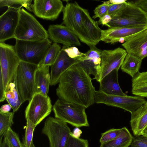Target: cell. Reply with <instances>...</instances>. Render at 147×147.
Masks as SVG:
<instances>
[{"instance_id": "cell-18", "label": "cell", "mask_w": 147, "mask_h": 147, "mask_svg": "<svg viewBox=\"0 0 147 147\" xmlns=\"http://www.w3.org/2000/svg\"><path fill=\"white\" fill-rule=\"evenodd\" d=\"M127 54L142 60L147 57V28L122 44Z\"/></svg>"}, {"instance_id": "cell-22", "label": "cell", "mask_w": 147, "mask_h": 147, "mask_svg": "<svg viewBox=\"0 0 147 147\" xmlns=\"http://www.w3.org/2000/svg\"><path fill=\"white\" fill-rule=\"evenodd\" d=\"M131 113L130 122L133 132L136 136L141 135L147 126V101Z\"/></svg>"}, {"instance_id": "cell-20", "label": "cell", "mask_w": 147, "mask_h": 147, "mask_svg": "<svg viewBox=\"0 0 147 147\" xmlns=\"http://www.w3.org/2000/svg\"><path fill=\"white\" fill-rule=\"evenodd\" d=\"M49 65H38L35 73V94L48 96L51 82Z\"/></svg>"}, {"instance_id": "cell-24", "label": "cell", "mask_w": 147, "mask_h": 147, "mask_svg": "<svg viewBox=\"0 0 147 147\" xmlns=\"http://www.w3.org/2000/svg\"><path fill=\"white\" fill-rule=\"evenodd\" d=\"M133 137L125 127L121 128L120 132L115 138L100 144L99 147H128L131 145Z\"/></svg>"}, {"instance_id": "cell-42", "label": "cell", "mask_w": 147, "mask_h": 147, "mask_svg": "<svg viewBox=\"0 0 147 147\" xmlns=\"http://www.w3.org/2000/svg\"><path fill=\"white\" fill-rule=\"evenodd\" d=\"M82 133V131L78 127H76L72 132V134L73 136L76 138H80Z\"/></svg>"}, {"instance_id": "cell-19", "label": "cell", "mask_w": 147, "mask_h": 147, "mask_svg": "<svg viewBox=\"0 0 147 147\" xmlns=\"http://www.w3.org/2000/svg\"><path fill=\"white\" fill-rule=\"evenodd\" d=\"M97 22L87 15L84 22V26L80 40L89 47H96L100 41L102 30L99 27Z\"/></svg>"}, {"instance_id": "cell-15", "label": "cell", "mask_w": 147, "mask_h": 147, "mask_svg": "<svg viewBox=\"0 0 147 147\" xmlns=\"http://www.w3.org/2000/svg\"><path fill=\"white\" fill-rule=\"evenodd\" d=\"M47 32L49 38L54 43L62 44L66 47L81 45L78 37L65 26L61 24L50 25Z\"/></svg>"}, {"instance_id": "cell-28", "label": "cell", "mask_w": 147, "mask_h": 147, "mask_svg": "<svg viewBox=\"0 0 147 147\" xmlns=\"http://www.w3.org/2000/svg\"><path fill=\"white\" fill-rule=\"evenodd\" d=\"M32 1L31 0H0V7H7L20 9L23 7L32 11Z\"/></svg>"}, {"instance_id": "cell-14", "label": "cell", "mask_w": 147, "mask_h": 147, "mask_svg": "<svg viewBox=\"0 0 147 147\" xmlns=\"http://www.w3.org/2000/svg\"><path fill=\"white\" fill-rule=\"evenodd\" d=\"M64 7L60 0H34L32 11L38 18L53 21L57 18Z\"/></svg>"}, {"instance_id": "cell-12", "label": "cell", "mask_w": 147, "mask_h": 147, "mask_svg": "<svg viewBox=\"0 0 147 147\" xmlns=\"http://www.w3.org/2000/svg\"><path fill=\"white\" fill-rule=\"evenodd\" d=\"M127 54L126 50L120 47L113 50L102 51L100 81L113 71L119 70Z\"/></svg>"}, {"instance_id": "cell-5", "label": "cell", "mask_w": 147, "mask_h": 147, "mask_svg": "<svg viewBox=\"0 0 147 147\" xmlns=\"http://www.w3.org/2000/svg\"><path fill=\"white\" fill-rule=\"evenodd\" d=\"M38 66L22 61L18 65L15 80L23 102L30 101L35 94V73Z\"/></svg>"}, {"instance_id": "cell-3", "label": "cell", "mask_w": 147, "mask_h": 147, "mask_svg": "<svg viewBox=\"0 0 147 147\" xmlns=\"http://www.w3.org/2000/svg\"><path fill=\"white\" fill-rule=\"evenodd\" d=\"M84 106L58 98L53 106L55 117L76 127L89 125Z\"/></svg>"}, {"instance_id": "cell-8", "label": "cell", "mask_w": 147, "mask_h": 147, "mask_svg": "<svg viewBox=\"0 0 147 147\" xmlns=\"http://www.w3.org/2000/svg\"><path fill=\"white\" fill-rule=\"evenodd\" d=\"M42 132L47 136L50 147H65L71 133L67 123L52 117L47 119Z\"/></svg>"}, {"instance_id": "cell-40", "label": "cell", "mask_w": 147, "mask_h": 147, "mask_svg": "<svg viewBox=\"0 0 147 147\" xmlns=\"http://www.w3.org/2000/svg\"><path fill=\"white\" fill-rule=\"evenodd\" d=\"M133 2L147 13V0H139L134 1Z\"/></svg>"}, {"instance_id": "cell-38", "label": "cell", "mask_w": 147, "mask_h": 147, "mask_svg": "<svg viewBox=\"0 0 147 147\" xmlns=\"http://www.w3.org/2000/svg\"><path fill=\"white\" fill-rule=\"evenodd\" d=\"M131 145L132 147H147V137L137 136L133 138Z\"/></svg>"}, {"instance_id": "cell-16", "label": "cell", "mask_w": 147, "mask_h": 147, "mask_svg": "<svg viewBox=\"0 0 147 147\" xmlns=\"http://www.w3.org/2000/svg\"><path fill=\"white\" fill-rule=\"evenodd\" d=\"M20 9L8 7L0 17V42L13 38L18 21Z\"/></svg>"}, {"instance_id": "cell-4", "label": "cell", "mask_w": 147, "mask_h": 147, "mask_svg": "<svg viewBox=\"0 0 147 147\" xmlns=\"http://www.w3.org/2000/svg\"><path fill=\"white\" fill-rule=\"evenodd\" d=\"M51 45L48 38L36 41L16 40L14 47L21 61L38 65Z\"/></svg>"}, {"instance_id": "cell-23", "label": "cell", "mask_w": 147, "mask_h": 147, "mask_svg": "<svg viewBox=\"0 0 147 147\" xmlns=\"http://www.w3.org/2000/svg\"><path fill=\"white\" fill-rule=\"evenodd\" d=\"M132 94L147 98V71L139 72L132 79Z\"/></svg>"}, {"instance_id": "cell-13", "label": "cell", "mask_w": 147, "mask_h": 147, "mask_svg": "<svg viewBox=\"0 0 147 147\" xmlns=\"http://www.w3.org/2000/svg\"><path fill=\"white\" fill-rule=\"evenodd\" d=\"M147 28V26H143L102 30L100 41L111 44L118 42L123 43Z\"/></svg>"}, {"instance_id": "cell-2", "label": "cell", "mask_w": 147, "mask_h": 147, "mask_svg": "<svg viewBox=\"0 0 147 147\" xmlns=\"http://www.w3.org/2000/svg\"><path fill=\"white\" fill-rule=\"evenodd\" d=\"M18 24L13 38L36 41L49 38L47 31L36 19L23 8L19 10Z\"/></svg>"}, {"instance_id": "cell-25", "label": "cell", "mask_w": 147, "mask_h": 147, "mask_svg": "<svg viewBox=\"0 0 147 147\" xmlns=\"http://www.w3.org/2000/svg\"><path fill=\"white\" fill-rule=\"evenodd\" d=\"M15 78V76L12 82L10 83L7 87L5 94V99L11 105L14 112L18 110L23 103L17 90Z\"/></svg>"}, {"instance_id": "cell-30", "label": "cell", "mask_w": 147, "mask_h": 147, "mask_svg": "<svg viewBox=\"0 0 147 147\" xmlns=\"http://www.w3.org/2000/svg\"><path fill=\"white\" fill-rule=\"evenodd\" d=\"M14 112L3 113L0 112V136H3L5 133L13 123Z\"/></svg>"}, {"instance_id": "cell-37", "label": "cell", "mask_w": 147, "mask_h": 147, "mask_svg": "<svg viewBox=\"0 0 147 147\" xmlns=\"http://www.w3.org/2000/svg\"><path fill=\"white\" fill-rule=\"evenodd\" d=\"M64 47V51L68 56L71 58L77 59L78 60L84 55V53L81 52L78 48L75 47Z\"/></svg>"}, {"instance_id": "cell-33", "label": "cell", "mask_w": 147, "mask_h": 147, "mask_svg": "<svg viewBox=\"0 0 147 147\" xmlns=\"http://www.w3.org/2000/svg\"><path fill=\"white\" fill-rule=\"evenodd\" d=\"M88 142L86 139L74 137L71 133L65 147H88Z\"/></svg>"}, {"instance_id": "cell-7", "label": "cell", "mask_w": 147, "mask_h": 147, "mask_svg": "<svg viewBox=\"0 0 147 147\" xmlns=\"http://www.w3.org/2000/svg\"><path fill=\"white\" fill-rule=\"evenodd\" d=\"M20 61L14 46L0 42V78L3 81L5 92L13 81Z\"/></svg>"}, {"instance_id": "cell-6", "label": "cell", "mask_w": 147, "mask_h": 147, "mask_svg": "<svg viewBox=\"0 0 147 147\" xmlns=\"http://www.w3.org/2000/svg\"><path fill=\"white\" fill-rule=\"evenodd\" d=\"M147 26V13L133 2H127L125 7L112 18L109 28Z\"/></svg>"}, {"instance_id": "cell-29", "label": "cell", "mask_w": 147, "mask_h": 147, "mask_svg": "<svg viewBox=\"0 0 147 147\" xmlns=\"http://www.w3.org/2000/svg\"><path fill=\"white\" fill-rule=\"evenodd\" d=\"M102 51L96 46L90 48V50L85 53L84 55L79 59V61L90 60L101 69Z\"/></svg>"}, {"instance_id": "cell-9", "label": "cell", "mask_w": 147, "mask_h": 147, "mask_svg": "<svg viewBox=\"0 0 147 147\" xmlns=\"http://www.w3.org/2000/svg\"><path fill=\"white\" fill-rule=\"evenodd\" d=\"M139 96L117 95L108 94L100 90L96 91L94 102L121 108L131 113L146 102Z\"/></svg>"}, {"instance_id": "cell-41", "label": "cell", "mask_w": 147, "mask_h": 147, "mask_svg": "<svg viewBox=\"0 0 147 147\" xmlns=\"http://www.w3.org/2000/svg\"><path fill=\"white\" fill-rule=\"evenodd\" d=\"M3 137H0V147H12L7 139L4 136L3 139L2 140Z\"/></svg>"}, {"instance_id": "cell-17", "label": "cell", "mask_w": 147, "mask_h": 147, "mask_svg": "<svg viewBox=\"0 0 147 147\" xmlns=\"http://www.w3.org/2000/svg\"><path fill=\"white\" fill-rule=\"evenodd\" d=\"M63 46L56 60L51 66L50 85L58 83L62 74L69 68L78 63L79 61L77 59L69 57L64 51Z\"/></svg>"}, {"instance_id": "cell-10", "label": "cell", "mask_w": 147, "mask_h": 147, "mask_svg": "<svg viewBox=\"0 0 147 147\" xmlns=\"http://www.w3.org/2000/svg\"><path fill=\"white\" fill-rule=\"evenodd\" d=\"M63 24L70 29L80 40L87 15L88 10L80 6L77 2L68 3L63 10Z\"/></svg>"}, {"instance_id": "cell-21", "label": "cell", "mask_w": 147, "mask_h": 147, "mask_svg": "<svg viewBox=\"0 0 147 147\" xmlns=\"http://www.w3.org/2000/svg\"><path fill=\"white\" fill-rule=\"evenodd\" d=\"M118 71L117 69L113 71L101 80L99 82V90L108 94L126 95L122 91L119 84Z\"/></svg>"}, {"instance_id": "cell-32", "label": "cell", "mask_w": 147, "mask_h": 147, "mask_svg": "<svg viewBox=\"0 0 147 147\" xmlns=\"http://www.w3.org/2000/svg\"><path fill=\"white\" fill-rule=\"evenodd\" d=\"M12 147H24L20 140L18 134L9 128L4 134Z\"/></svg>"}, {"instance_id": "cell-27", "label": "cell", "mask_w": 147, "mask_h": 147, "mask_svg": "<svg viewBox=\"0 0 147 147\" xmlns=\"http://www.w3.org/2000/svg\"><path fill=\"white\" fill-rule=\"evenodd\" d=\"M61 49V47L58 44L53 43L47 50L42 61L38 65H49L51 66L56 60Z\"/></svg>"}, {"instance_id": "cell-39", "label": "cell", "mask_w": 147, "mask_h": 147, "mask_svg": "<svg viewBox=\"0 0 147 147\" xmlns=\"http://www.w3.org/2000/svg\"><path fill=\"white\" fill-rule=\"evenodd\" d=\"M112 19L110 15L107 14L102 17L99 18V20L97 22L98 24L107 26L108 24L111 22Z\"/></svg>"}, {"instance_id": "cell-44", "label": "cell", "mask_w": 147, "mask_h": 147, "mask_svg": "<svg viewBox=\"0 0 147 147\" xmlns=\"http://www.w3.org/2000/svg\"><path fill=\"white\" fill-rule=\"evenodd\" d=\"M126 0H111L103 2V3L107 4H119L124 2Z\"/></svg>"}, {"instance_id": "cell-1", "label": "cell", "mask_w": 147, "mask_h": 147, "mask_svg": "<svg viewBox=\"0 0 147 147\" xmlns=\"http://www.w3.org/2000/svg\"><path fill=\"white\" fill-rule=\"evenodd\" d=\"M92 79L77 64L61 76L56 90L59 98L85 107L94 102L96 90Z\"/></svg>"}, {"instance_id": "cell-31", "label": "cell", "mask_w": 147, "mask_h": 147, "mask_svg": "<svg viewBox=\"0 0 147 147\" xmlns=\"http://www.w3.org/2000/svg\"><path fill=\"white\" fill-rule=\"evenodd\" d=\"M35 126L30 120L26 119V125L23 144L24 147H35L33 141V135Z\"/></svg>"}, {"instance_id": "cell-11", "label": "cell", "mask_w": 147, "mask_h": 147, "mask_svg": "<svg viewBox=\"0 0 147 147\" xmlns=\"http://www.w3.org/2000/svg\"><path fill=\"white\" fill-rule=\"evenodd\" d=\"M52 107L51 99L48 96L35 93L26 109L25 118L36 126L50 114Z\"/></svg>"}, {"instance_id": "cell-43", "label": "cell", "mask_w": 147, "mask_h": 147, "mask_svg": "<svg viewBox=\"0 0 147 147\" xmlns=\"http://www.w3.org/2000/svg\"><path fill=\"white\" fill-rule=\"evenodd\" d=\"M11 107L9 104H6L2 105L0 109V112L3 113L9 112L10 110Z\"/></svg>"}, {"instance_id": "cell-45", "label": "cell", "mask_w": 147, "mask_h": 147, "mask_svg": "<svg viewBox=\"0 0 147 147\" xmlns=\"http://www.w3.org/2000/svg\"><path fill=\"white\" fill-rule=\"evenodd\" d=\"M141 135L147 137V126L143 130L142 133Z\"/></svg>"}, {"instance_id": "cell-36", "label": "cell", "mask_w": 147, "mask_h": 147, "mask_svg": "<svg viewBox=\"0 0 147 147\" xmlns=\"http://www.w3.org/2000/svg\"><path fill=\"white\" fill-rule=\"evenodd\" d=\"M110 4H107L104 3L98 5L94 10V15L92 18H99L107 14L109 8Z\"/></svg>"}, {"instance_id": "cell-34", "label": "cell", "mask_w": 147, "mask_h": 147, "mask_svg": "<svg viewBox=\"0 0 147 147\" xmlns=\"http://www.w3.org/2000/svg\"><path fill=\"white\" fill-rule=\"evenodd\" d=\"M121 129L112 128L102 133L99 140L100 144L110 141L115 138L119 134Z\"/></svg>"}, {"instance_id": "cell-35", "label": "cell", "mask_w": 147, "mask_h": 147, "mask_svg": "<svg viewBox=\"0 0 147 147\" xmlns=\"http://www.w3.org/2000/svg\"><path fill=\"white\" fill-rule=\"evenodd\" d=\"M127 3V2L126 0L121 3L110 4L107 14L110 15L112 18L122 11L125 7Z\"/></svg>"}, {"instance_id": "cell-26", "label": "cell", "mask_w": 147, "mask_h": 147, "mask_svg": "<svg viewBox=\"0 0 147 147\" xmlns=\"http://www.w3.org/2000/svg\"><path fill=\"white\" fill-rule=\"evenodd\" d=\"M142 60L127 53L121 67V69L133 78L139 72Z\"/></svg>"}]
</instances>
